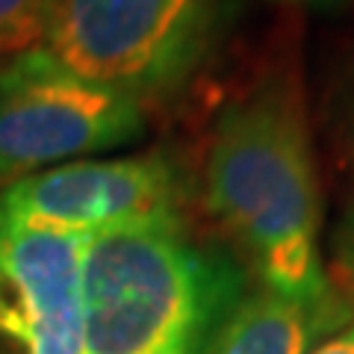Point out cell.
<instances>
[{"label": "cell", "mask_w": 354, "mask_h": 354, "mask_svg": "<svg viewBox=\"0 0 354 354\" xmlns=\"http://www.w3.org/2000/svg\"><path fill=\"white\" fill-rule=\"evenodd\" d=\"M201 204L260 286L292 298L337 290L319 248L322 189L295 59L266 65L218 109L204 153Z\"/></svg>", "instance_id": "1"}, {"label": "cell", "mask_w": 354, "mask_h": 354, "mask_svg": "<svg viewBox=\"0 0 354 354\" xmlns=\"http://www.w3.org/2000/svg\"><path fill=\"white\" fill-rule=\"evenodd\" d=\"M245 292V266L186 216L101 230L83 248L80 354H204Z\"/></svg>", "instance_id": "2"}, {"label": "cell", "mask_w": 354, "mask_h": 354, "mask_svg": "<svg viewBox=\"0 0 354 354\" xmlns=\"http://www.w3.org/2000/svg\"><path fill=\"white\" fill-rule=\"evenodd\" d=\"M221 0H59L44 48L142 109L177 97L213 53Z\"/></svg>", "instance_id": "3"}, {"label": "cell", "mask_w": 354, "mask_h": 354, "mask_svg": "<svg viewBox=\"0 0 354 354\" xmlns=\"http://www.w3.org/2000/svg\"><path fill=\"white\" fill-rule=\"evenodd\" d=\"M145 130V109L86 80L39 44L0 62V195L86 153L121 148Z\"/></svg>", "instance_id": "4"}, {"label": "cell", "mask_w": 354, "mask_h": 354, "mask_svg": "<svg viewBox=\"0 0 354 354\" xmlns=\"http://www.w3.org/2000/svg\"><path fill=\"white\" fill-rule=\"evenodd\" d=\"M0 216L59 234L183 216V177L162 153L74 160L39 171L0 195Z\"/></svg>", "instance_id": "5"}, {"label": "cell", "mask_w": 354, "mask_h": 354, "mask_svg": "<svg viewBox=\"0 0 354 354\" xmlns=\"http://www.w3.org/2000/svg\"><path fill=\"white\" fill-rule=\"evenodd\" d=\"M86 239L0 216V354H80Z\"/></svg>", "instance_id": "6"}, {"label": "cell", "mask_w": 354, "mask_h": 354, "mask_svg": "<svg viewBox=\"0 0 354 354\" xmlns=\"http://www.w3.org/2000/svg\"><path fill=\"white\" fill-rule=\"evenodd\" d=\"M351 319L354 307L339 290L322 298H292L257 286L225 319L204 354H310Z\"/></svg>", "instance_id": "7"}, {"label": "cell", "mask_w": 354, "mask_h": 354, "mask_svg": "<svg viewBox=\"0 0 354 354\" xmlns=\"http://www.w3.org/2000/svg\"><path fill=\"white\" fill-rule=\"evenodd\" d=\"M59 0H0V62L39 48Z\"/></svg>", "instance_id": "8"}, {"label": "cell", "mask_w": 354, "mask_h": 354, "mask_svg": "<svg viewBox=\"0 0 354 354\" xmlns=\"http://www.w3.org/2000/svg\"><path fill=\"white\" fill-rule=\"evenodd\" d=\"M310 354H354V319L346 328H339L330 337H325Z\"/></svg>", "instance_id": "9"}, {"label": "cell", "mask_w": 354, "mask_h": 354, "mask_svg": "<svg viewBox=\"0 0 354 354\" xmlns=\"http://www.w3.org/2000/svg\"><path fill=\"white\" fill-rule=\"evenodd\" d=\"M286 3H337V0H286Z\"/></svg>", "instance_id": "10"}, {"label": "cell", "mask_w": 354, "mask_h": 354, "mask_svg": "<svg viewBox=\"0 0 354 354\" xmlns=\"http://www.w3.org/2000/svg\"><path fill=\"white\" fill-rule=\"evenodd\" d=\"M348 260H351V272H354V239H351V248H348Z\"/></svg>", "instance_id": "11"}]
</instances>
